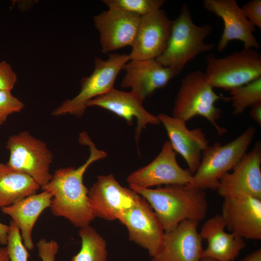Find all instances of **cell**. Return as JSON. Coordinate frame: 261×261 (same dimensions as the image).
<instances>
[{
	"mask_svg": "<svg viewBox=\"0 0 261 261\" xmlns=\"http://www.w3.org/2000/svg\"><path fill=\"white\" fill-rule=\"evenodd\" d=\"M79 142L88 147L87 159L78 168L56 170L49 182L42 187L52 195L50 209L53 215L65 218L75 227L89 225L96 218L89 203L88 189L83 183L84 174L93 162L105 158L107 154L98 149L86 132L80 133Z\"/></svg>",
	"mask_w": 261,
	"mask_h": 261,
	"instance_id": "cell-1",
	"label": "cell"
},
{
	"mask_svg": "<svg viewBox=\"0 0 261 261\" xmlns=\"http://www.w3.org/2000/svg\"><path fill=\"white\" fill-rule=\"evenodd\" d=\"M130 188L150 205L164 232L171 231L185 220L198 222L207 213L204 190L187 185H170L156 188Z\"/></svg>",
	"mask_w": 261,
	"mask_h": 261,
	"instance_id": "cell-2",
	"label": "cell"
},
{
	"mask_svg": "<svg viewBox=\"0 0 261 261\" xmlns=\"http://www.w3.org/2000/svg\"><path fill=\"white\" fill-rule=\"evenodd\" d=\"M212 31L210 25H196L192 21L188 6L183 4L179 15L173 20L167 47L156 59L163 66L174 70L178 75L189 61L200 54L215 47L214 44L204 41Z\"/></svg>",
	"mask_w": 261,
	"mask_h": 261,
	"instance_id": "cell-3",
	"label": "cell"
},
{
	"mask_svg": "<svg viewBox=\"0 0 261 261\" xmlns=\"http://www.w3.org/2000/svg\"><path fill=\"white\" fill-rule=\"evenodd\" d=\"M228 98L214 91L204 72L200 70L192 71L181 80L172 116L186 122L196 116L203 117L219 135L223 134L227 130L217 123L221 110L215 104L220 100L228 101Z\"/></svg>",
	"mask_w": 261,
	"mask_h": 261,
	"instance_id": "cell-4",
	"label": "cell"
},
{
	"mask_svg": "<svg viewBox=\"0 0 261 261\" xmlns=\"http://www.w3.org/2000/svg\"><path fill=\"white\" fill-rule=\"evenodd\" d=\"M256 129L248 127L225 145L216 142L203 151L200 163L189 185L203 190H216L221 178L239 162L252 141Z\"/></svg>",
	"mask_w": 261,
	"mask_h": 261,
	"instance_id": "cell-5",
	"label": "cell"
},
{
	"mask_svg": "<svg viewBox=\"0 0 261 261\" xmlns=\"http://www.w3.org/2000/svg\"><path fill=\"white\" fill-rule=\"evenodd\" d=\"M204 72L213 88L229 90L261 77V54L257 49L243 48L222 58L209 55Z\"/></svg>",
	"mask_w": 261,
	"mask_h": 261,
	"instance_id": "cell-6",
	"label": "cell"
},
{
	"mask_svg": "<svg viewBox=\"0 0 261 261\" xmlns=\"http://www.w3.org/2000/svg\"><path fill=\"white\" fill-rule=\"evenodd\" d=\"M130 60L129 55L126 54H111L105 59L96 58L92 73L81 80L79 93L73 98L65 100L52 115L60 116L70 114L81 117L88 101L114 88L118 74Z\"/></svg>",
	"mask_w": 261,
	"mask_h": 261,
	"instance_id": "cell-7",
	"label": "cell"
},
{
	"mask_svg": "<svg viewBox=\"0 0 261 261\" xmlns=\"http://www.w3.org/2000/svg\"><path fill=\"white\" fill-rule=\"evenodd\" d=\"M6 148L10 153L8 166L30 176L41 188L49 182L53 157L44 142L24 130L10 136Z\"/></svg>",
	"mask_w": 261,
	"mask_h": 261,
	"instance_id": "cell-8",
	"label": "cell"
},
{
	"mask_svg": "<svg viewBox=\"0 0 261 261\" xmlns=\"http://www.w3.org/2000/svg\"><path fill=\"white\" fill-rule=\"evenodd\" d=\"M192 176L188 169L179 165L176 152L170 142L166 141L151 162L130 173L126 180L129 186L150 188L156 186L188 184Z\"/></svg>",
	"mask_w": 261,
	"mask_h": 261,
	"instance_id": "cell-9",
	"label": "cell"
},
{
	"mask_svg": "<svg viewBox=\"0 0 261 261\" xmlns=\"http://www.w3.org/2000/svg\"><path fill=\"white\" fill-rule=\"evenodd\" d=\"M128 231L130 241L146 249L151 256L159 251L164 231L148 203L142 196L118 217Z\"/></svg>",
	"mask_w": 261,
	"mask_h": 261,
	"instance_id": "cell-10",
	"label": "cell"
},
{
	"mask_svg": "<svg viewBox=\"0 0 261 261\" xmlns=\"http://www.w3.org/2000/svg\"><path fill=\"white\" fill-rule=\"evenodd\" d=\"M140 196L130 188L122 186L112 174L98 176L88 193V201L96 217L108 221L117 219Z\"/></svg>",
	"mask_w": 261,
	"mask_h": 261,
	"instance_id": "cell-11",
	"label": "cell"
},
{
	"mask_svg": "<svg viewBox=\"0 0 261 261\" xmlns=\"http://www.w3.org/2000/svg\"><path fill=\"white\" fill-rule=\"evenodd\" d=\"M173 20L161 9L140 17L130 60L156 59L164 52L170 36Z\"/></svg>",
	"mask_w": 261,
	"mask_h": 261,
	"instance_id": "cell-12",
	"label": "cell"
},
{
	"mask_svg": "<svg viewBox=\"0 0 261 261\" xmlns=\"http://www.w3.org/2000/svg\"><path fill=\"white\" fill-rule=\"evenodd\" d=\"M220 180L217 188L223 198L248 196L261 199V145L257 142L232 170Z\"/></svg>",
	"mask_w": 261,
	"mask_h": 261,
	"instance_id": "cell-13",
	"label": "cell"
},
{
	"mask_svg": "<svg viewBox=\"0 0 261 261\" xmlns=\"http://www.w3.org/2000/svg\"><path fill=\"white\" fill-rule=\"evenodd\" d=\"M204 8L208 12L220 18L224 23V29L217 45L221 52L230 42L241 41L244 48L258 49L260 44L254 35L255 27L244 14L236 0H204Z\"/></svg>",
	"mask_w": 261,
	"mask_h": 261,
	"instance_id": "cell-14",
	"label": "cell"
},
{
	"mask_svg": "<svg viewBox=\"0 0 261 261\" xmlns=\"http://www.w3.org/2000/svg\"><path fill=\"white\" fill-rule=\"evenodd\" d=\"M140 16L116 8H108L93 18L100 34L103 53L111 52L132 45Z\"/></svg>",
	"mask_w": 261,
	"mask_h": 261,
	"instance_id": "cell-15",
	"label": "cell"
},
{
	"mask_svg": "<svg viewBox=\"0 0 261 261\" xmlns=\"http://www.w3.org/2000/svg\"><path fill=\"white\" fill-rule=\"evenodd\" d=\"M220 215L230 232L244 239H261V199L248 196L224 197Z\"/></svg>",
	"mask_w": 261,
	"mask_h": 261,
	"instance_id": "cell-16",
	"label": "cell"
},
{
	"mask_svg": "<svg viewBox=\"0 0 261 261\" xmlns=\"http://www.w3.org/2000/svg\"><path fill=\"white\" fill-rule=\"evenodd\" d=\"M125 74L121 83L123 88H130L143 102L157 89L164 87L176 72L156 59L130 60L123 67Z\"/></svg>",
	"mask_w": 261,
	"mask_h": 261,
	"instance_id": "cell-17",
	"label": "cell"
},
{
	"mask_svg": "<svg viewBox=\"0 0 261 261\" xmlns=\"http://www.w3.org/2000/svg\"><path fill=\"white\" fill-rule=\"evenodd\" d=\"M199 223L185 220L164 232L161 246L150 261H201L203 249Z\"/></svg>",
	"mask_w": 261,
	"mask_h": 261,
	"instance_id": "cell-18",
	"label": "cell"
},
{
	"mask_svg": "<svg viewBox=\"0 0 261 261\" xmlns=\"http://www.w3.org/2000/svg\"><path fill=\"white\" fill-rule=\"evenodd\" d=\"M142 102L132 92H126L114 88L108 92L96 97L87 103V107L96 106L111 112L124 119L129 125L136 119L135 139L138 144L143 130L148 125L160 123L157 116L147 111Z\"/></svg>",
	"mask_w": 261,
	"mask_h": 261,
	"instance_id": "cell-19",
	"label": "cell"
},
{
	"mask_svg": "<svg viewBox=\"0 0 261 261\" xmlns=\"http://www.w3.org/2000/svg\"><path fill=\"white\" fill-rule=\"evenodd\" d=\"M157 116L173 148L183 158L188 170L193 174L199 166L203 151L209 145L205 133L199 128L188 129L186 122L173 116L163 113Z\"/></svg>",
	"mask_w": 261,
	"mask_h": 261,
	"instance_id": "cell-20",
	"label": "cell"
},
{
	"mask_svg": "<svg viewBox=\"0 0 261 261\" xmlns=\"http://www.w3.org/2000/svg\"><path fill=\"white\" fill-rule=\"evenodd\" d=\"M226 224L220 215L206 220L202 226L200 235L207 242L202 252L203 258L217 261H234L245 247L244 239L232 232L225 231Z\"/></svg>",
	"mask_w": 261,
	"mask_h": 261,
	"instance_id": "cell-21",
	"label": "cell"
},
{
	"mask_svg": "<svg viewBox=\"0 0 261 261\" xmlns=\"http://www.w3.org/2000/svg\"><path fill=\"white\" fill-rule=\"evenodd\" d=\"M52 197L50 192L43 190L1 209L18 227L24 245L29 250L34 247L31 237L33 227L43 211L50 206Z\"/></svg>",
	"mask_w": 261,
	"mask_h": 261,
	"instance_id": "cell-22",
	"label": "cell"
},
{
	"mask_svg": "<svg viewBox=\"0 0 261 261\" xmlns=\"http://www.w3.org/2000/svg\"><path fill=\"white\" fill-rule=\"evenodd\" d=\"M40 187L30 176L0 163V208L32 194Z\"/></svg>",
	"mask_w": 261,
	"mask_h": 261,
	"instance_id": "cell-23",
	"label": "cell"
},
{
	"mask_svg": "<svg viewBox=\"0 0 261 261\" xmlns=\"http://www.w3.org/2000/svg\"><path fill=\"white\" fill-rule=\"evenodd\" d=\"M78 233L81 249L70 261H107L106 242L94 228L85 226L80 228Z\"/></svg>",
	"mask_w": 261,
	"mask_h": 261,
	"instance_id": "cell-24",
	"label": "cell"
},
{
	"mask_svg": "<svg viewBox=\"0 0 261 261\" xmlns=\"http://www.w3.org/2000/svg\"><path fill=\"white\" fill-rule=\"evenodd\" d=\"M233 113L237 115L243 113L246 109L261 102V77L246 84L229 91Z\"/></svg>",
	"mask_w": 261,
	"mask_h": 261,
	"instance_id": "cell-25",
	"label": "cell"
},
{
	"mask_svg": "<svg viewBox=\"0 0 261 261\" xmlns=\"http://www.w3.org/2000/svg\"><path fill=\"white\" fill-rule=\"evenodd\" d=\"M108 8H116L140 17L160 9L164 0H103Z\"/></svg>",
	"mask_w": 261,
	"mask_h": 261,
	"instance_id": "cell-26",
	"label": "cell"
},
{
	"mask_svg": "<svg viewBox=\"0 0 261 261\" xmlns=\"http://www.w3.org/2000/svg\"><path fill=\"white\" fill-rule=\"evenodd\" d=\"M9 227L6 245L9 261H28L29 255L22 243L18 227L12 219Z\"/></svg>",
	"mask_w": 261,
	"mask_h": 261,
	"instance_id": "cell-27",
	"label": "cell"
},
{
	"mask_svg": "<svg viewBox=\"0 0 261 261\" xmlns=\"http://www.w3.org/2000/svg\"><path fill=\"white\" fill-rule=\"evenodd\" d=\"M24 107V103L11 91H0V126L6 121L8 116L20 112Z\"/></svg>",
	"mask_w": 261,
	"mask_h": 261,
	"instance_id": "cell-28",
	"label": "cell"
},
{
	"mask_svg": "<svg viewBox=\"0 0 261 261\" xmlns=\"http://www.w3.org/2000/svg\"><path fill=\"white\" fill-rule=\"evenodd\" d=\"M17 81V75L11 65L0 61V91H11Z\"/></svg>",
	"mask_w": 261,
	"mask_h": 261,
	"instance_id": "cell-29",
	"label": "cell"
},
{
	"mask_svg": "<svg viewBox=\"0 0 261 261\" xmlns=\"http://www.w3.org/2000/svg\"><path fill=\"white\" fill-rule=\"evenodd\" d=\"M242 11L249 22L254 27L261 29V0H251L241 7Z\"/></svg>",
	"mask_w": 261,
	"mask_h": 261,
	"instance_id": "cell-30",
	"label": "cell"
},
{
	"mask_svg": "<svg viewBox=\"0 0 261 261\" xmlns=\"http://www.w3.org/2000/svg\"><path fill=\"white\" fill-rule=\"evenodd\" d=\"M38 254L42 261H56L59 246L54 240L47 241L45 238L39 239L36 244Z\"/></svg>",
	"mask_w": 261,
	"mask_h": 261,
	"instance_id": "cell-31",
	"label": "cell"
},
{
	"mask_svg": "<svg viewBox=\"0 0 261 261\" xmlns=\"http://www.w3.org/2000/svg\"><path fill=\"white\" fill-rule=\"evenodd\" d=\"M249 115L251 118L258 125H261V102L250 106Z\"/></svg>",
	"mask_w": 261,
	"mask_h": 261,
	"instance_id": "cell-32",
	"label": "cell"
},
{
	"mask_svg": "<svg viewBox=\"0 0 261 261\" xmlns=\"http://www.w3.org/2000/svg\"><path fill=\"white\" fill-rule=\"evenodd\" d=\"M9 228V225L4 224L0 221V244L1 245H7Z\"/></svg>",
	"mask_w": 261,
	"mask_h": 261,
	"instance_id": "cell-33",
	"label": "cell"
},
{
	"mask_svg": "<svg viewBox=\"0 0 261 261\" xmlns=\"http://www.w3.org/2000/svg\"><path fill=\"white\" fill-rule=\"evenodd\" d=\"M239 261H261V248L253 251Z\"/></svg>",
	"mask_w": 261,
	"mask_h": 261,
	"instance_id": "cell-34",
	"label": "cell"
},
{
	"mask_svg": "<svg viewBox=\"0 0 261 261\" xmlns=\"http://www.w3.org/2000/svg\"><path fill=\"white\" fill-rule=\"evenodd\" d=\"M9 261V259L7 247H0V261Z\"/></svg>",
	"mask_w": 261,
	"mask_h": 261,
	"instance_id": "cell-35",
	"label": "cell"
},
{
	"mask_svg": "<svg viewBox=\"0 0 261 261\" xmlns=\"http://www.w3.org/2000/svg\"><path fill=\"white\" fill-rule=\"evenodd\" d=\"M201 261H217L214 259L209 258H203L201 259Z\"/></svg>",
	"mask_w": 261,
	"mask_h": 261,
	"instance_id": "cell-36",
	"label": "cell"
}]
</instances>
